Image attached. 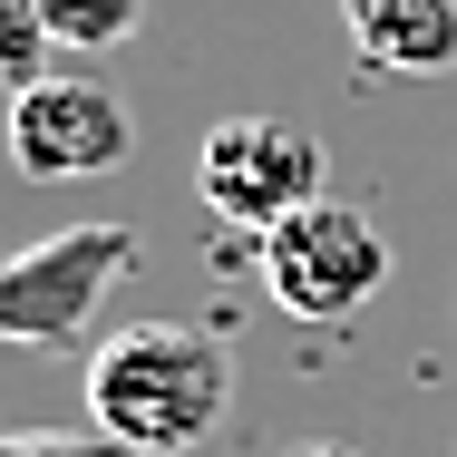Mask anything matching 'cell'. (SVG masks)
Masks as SVG:
<instances>
[{
  "mask_svg": "<svg viewBox=\"0 0 457 457\" xmlns=\"http://www.w3.org/2000/svg\"><path fill=\"white\" fill-rule=\"evenodd\" d=\"M224 409H234V361L185 321H127L88 351V419L127 457H195Z\"/></svg>",
  "mask_w": 457,
  "mask_h": 457,
  "instance_id": "6da1fadb",
  "label": "cell"
},
{
  "mask_svg": "<svg viewBox=\"0 0 457 457\" xmlns=\"http://www.w3.org/2000/svg\"><path fill=\"white\" fill-rule=\"evenodd\" d=\"M127 273H137V234L127 224H59L39 244L0 253V341H20V351L79 341Z\"/></svg>",
  "mask_w": 457,
  "mask_h": 457,
  "instance_id": "7a4b0ae2",
  "label": "cell"
},
{
  "mask_svg": "<svg viewBox=\"0 0 457 457\" xmlns=\"http://www.w3.org/2000/svg\"><path fill=\"white\" fill-rule=\"evenodd\" d=\"M379 282H389V244H379V224H370L361 204H341V195L282 214L273 234H263V292H273L292 321H351V312L379 302Z\"/></svg>",
  "mask_w": 457,
  "mask_h": 457,
  "instance_id": "3957f363",
  "label": "cell"
},
{
  "mask_svg": "<svg viewBox=\"0 0 457 457\" xmlns=\"http://www.w3.org/2000/svg\"><path fill=\"white\" fill-rule=\"evenodd\" d=\"M195 195L234 224V234H273L282 214L321 204V146L282 117H224L195 146Z\"/></svg>",
  "mask_w": 457,
  "mask_h": 457,
  "instance_id": "277c9868",
  "label": "cell"
},
{
  "mask_svg": "<svg viewBox=\"0 0 457 457\" xmlns=\"http://www.w3.org/2000/svg\"><path fill=\"white\" fill-rule=\"evenodd\" d=\"M0 137H10V166H20L29 185H79V176H107V166L137 156L127 97H107L97 79H59V69H49L39 88L10 97Z\"/></svg>",
  "mask_w": 457,
  "mask_h": 457,
  "instance_id": "5b68a950",
  "label": "cell"
},
{
  "mask_svg": "<svg viewBox=\"0 0 457 457\" xmlns=\"http://www.w3.org/2000/svg\"><path fill=\"white\" fill-rule=\"evenodd\" d=\"M341 29L389 79H448L457 69V0H341Z\"/></svg>",
  "mask_w": 457,
  "mask_h": 457,
  "instance_id": "8992f818",
  "label": "cell"
},
{
  "mask_svg": "<svg viewBox=\"0 0 457 457\" xmlns=\"http://www.w3.org/2000/svg\"><path fill=\"white\" fill-rule=\"evenodd\" d=\"M39 20H49V39H59V49H79V59H97V49L137 39L146 0H39Z\"/></svg>",
  "mask_w": 457,
  "mask_h": 457,
  "instance_id": "52a82bcc",
  "label": "cell"
},
{
  "mask_svg": "<svg viewBox=\"0 0 457 457\" xmlns=\"http://www.w3.org/2000/svg\"><path fill=\"white\" fill-rule=\"evenodd\" d=\"M49 20H39V0H0V88L20 97V88H39L49 79Z\"/></svg>",
  "mask_w": 457,
  "mask_h": 457,
  "instance_id": "ba28073f",
  "label": "cell"
},
{
  "mask_svg": "<svg viewBox=\"0 0 457 457\" xmlns=\"http://www.w3.org/2000/svg\"><path fill=\"white\" fill-rule=\"evenodd\" d=\"M0 457H127L117 438H59V428H39V438H0Z\"/></svg>",
  "mask_w": 457,
  "mask_h": 457,
  "instance_id": "9c48e42d",
  "label": "cell"
},
{
  "mask_svg": "<svg viewBox=\"0 0 457 457\" xmlns=\"http://www.w3.org/2000/svg\"><path fill=\"white\" fill-rule=\"evenodd\" d=\"M292 457H361V448H341V438H302Z\"/></svg>",
  "mask_w": 457,
  "mask_h": 457,
  "instance_id": "30bf717a",
  "label": "cell"
}]
</instances>
